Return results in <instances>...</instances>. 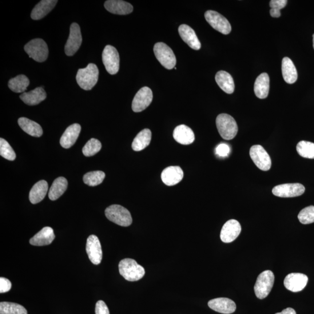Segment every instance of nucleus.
<instances>
[{
    "mask_svg": "<svg viewBox=\"0 0 314 314\" xmlns=\"http://www.w3.org/2000/svg\"><path fill=\"white\" fill-rule=\"evenodd\" d=\"M46 97V91L42 87H37L29 92H25L20 95L21 100L29 106H37L45 100Z\"/></svg>",
    "mask_w": 314,
    "mask_h": 314,
    "instance_id": "nucleus-24",
    "label": "nucleus"
},
{
    "mask_svg": "<svg viewBox=\"0 0 314 314\" xmlns=\"http://www.w3.org/2000/svg\"><path fill=\"white\" fill-rule=\"evenodd\" d=\"M206 21L214 29L224 34H228L232 30L231 25L228 19L217 12L209 10L205 12Z\"/></svg>",
    "mask_w": 314,
    "mask_h": 314,
    "instance_id": "nucleus-8",
    "label": "nucleus"
},
{
    "mask_svg": "<svg viewBox=\"0 0 314 314\" xmlns=\"http://www.w3.org/2000/svg\"><path fill=\"white\" fill-rule=\"evenodd\" d=\"M305 192V188L300 184H286L274 187L272 193L280 197H295L302 195Z\"/></svg>",
    "mask_w": 314,
    "mask_h": 314,
    "instance_id": "nucleus-13",
    "label": "nucleus"
},
{
    "mask_svg": "<svg viewBox=\"0 0 314 314\" xmlns=\"http://www.w3.org/2000/svg\"><path fill=\"white\" fill-rule=\"evenodd\" d=\"M282 75L285 81L289 84H293L297 80L298 74L295 64L288 57L282 59Z\"/></svg>",
    "mask_w": 314,
    "mask_h": 314,
    "instance_id": "nucleus-26",
    "label": "nucleus"
},
{
    "mask_svg": "<svg viewBox=\"0 0 314 314\" xmlns=\"http://www.w3.org/2000/svg\"><path fill=\"white\" fill-rule=\"evenodd\" d=\"M298 218L303 224H310L314 222V206L311 205L302 210Z\"/></svg>",
    "mask_w": 314,
    "mask_h": 314,
    "instance_id": "nucleus-39",
    "label": "nucleus"
},
{
    "mask_svg": "<svg viewBox=\"0 0 314 314\" xmlns=\"http://www.w3.org/2000/svg\"><path fill=\"white\" fill-rule=\"evenodd\" d=\"M230 152L229 146L225 143H221L218 145L216 149V154L220 157H226L228 156Z\"/></svg>",
    "mask_w": 314,
    "mask_h": 314,
    "instance_id": "nucleus-40",
    "label": "nucleus"
},
{
    "mask_svg": "<svg viewBox=\"0 0 314 314\" xmlns=\"http://www.w3.org/2000/svg\"><path fill=\"white\" fill-rule=\"evenodd\" d=\"M104 7L110 13L117 15H128L133 10L130 3L121 0H109L105 2Z\"/></svg>",
    "mask_w": 314,
    "mask_h": 314,
    "instance_id": "nucleus-20",
    "label": "nucleus"
},
{
    "mask_svg": "<svg viewBox=\"0 0 314 314\" xmlns=\"http://www.w3.org/2000/svg\"><path fill=\"white\" fill-rule=\"evenodd\" d=\"M21 129L31 136L39 137L42 136L43 129L41 125L26 118H20L18 121Z\"/></svg>",
    "mask_w": 314,
    "mask_h": 314,
    "instance_id": "nucleus-30",
    "label": "nucleus"
},
{
    "mask_svg": "<svg viewBox=\"0 0 314 314\" xmlns=\"http://www.w3.org/2000/svg\"><path fill=\"white\" fill-rule=\"evenodd\" d=\"M208 305L214 311L224 314L233 313L236 309L235 303L228 298H217L209 301Z\"/></svg>",
    "mask_w": 314,
    "mask_h": 314,
    "instance_id": "nucleus-17",
    "label": "nucleus"
},
{
    "mask_svg": "<svg viewBox=\"0 0 314 314\" xmlns=\"http://www.w3.org/2000/svg\"><path fill=\"white\" fill-rule=\"evenodd\" d=\"M29 79L25 75H20L9 82V88L15 93H25L27 86L29 85Z\"/></svg>",
    "mask_w": 314,
    "mask_h": 314,
    "instance_id": "nucleus-33",
    "label": "nucleus"
},
{
    "mask_svg": "<svg viewBox=\"0 0 314 314\" xmlns=\"http://www.w3.org/2000/svg\"><path fill=\"white\" fill-rule=\"evenodd\" d=\"M287 3V0H272L270 2L269 6L271 7V9L281 10L285 7Z\"/></svg>",
    "mask_w": 314,
    "mask_h": 314,
    "instance_id": "nucleus-43",
    "label": "nucleus"
},
{
    "mask_svg": "<svg viewBox=\"0 0 314 314\" xmlns=\"http://www.w3.org/2000/svg\"><path fill=\"white\" fill-rule=\"evenodd\" d=\"M99 71L96 65L89 63L85 68L79 69L77 75L78 84L85 90H90L97 84Z\"/></svg>",
    "mask_w": 314,
    "mask_h": 314,
    "instance_id": "nucleus-2",
    "label": "nucleus"
},
{
    "mask_svg": "<svg viewBox=\"0 0 314 314\" xmlns=\"http://www.w3.org/2000/svg\"><path fill=\"white\" fill-rule=\"evenodd\" d=\"M313 47L314 49V34H313Z\"/></svg>",
    "mask_w": 314,
    "mask_h": 314,
    "instance_id": "nucleus-46",
    "label": "nucleus"
},
{
    "mask_svg": "<svg viewBox=\"0 0 314 314\" xmlns=\"http://www.w3.org/2000/svg\"><path fill=\"white\" fill-rule=\"evenodd\" d=\"M95 314H110L108 307L102 300L97 301L96 305H95Z\"/></svg>",
    "mask_w": 314,
    "mask_h": 314,
    "instance_id": "nucleus-41",
    "label": "nucleus"
},
{
    "mask_svg": "<svg viewBox=\"0 0 314 314\" xmlns=\"http://www.w3.org/2000/svg\"><path fill=\"white\" fill-rule=\"evenodd\" d=\"M106 216L108 219L119 226H130L132 223V218L129 211L119 205H112L105 211Z\"/></svg>",
    "mask_w": 314,
    "mask_h": 314,
    "instance_id": "nucleus-4",
    "label": "nucleus"
},
{
    "mask_svg": "<svg viewBox=\"0 0 314 314\" xmlns=\"http://www.w3.org/2000/svg\"><path fill=\"white\" fill-rule=\"evenodd\" d=\"M216 81L220 88L228 94H232L234 90L233 79L229 73L224 71L218 72Z\"/></svg>",
    "mask_w": 314,
    "mask_h": 314,
    "instance_id": "nucleus-29",
    "label": "nucleus"
},
{
    "mask_svg": "<svg viewBox=\"0 0 314 314\" xmlns=\"http://www.w3.org/2000/svg\"><path fill=\"white\" fill-rule=\"evenodd\" d=\"M152 140V132L149 129H145L139 132L134 138L132 145V149L135 152H140L149 146Z\"/></svg>",
    "mask_w": 314,
    "mask_h": 314,
    "instance_id": "nucleus-31",
    "label": "nucleus"
},
{
    "mask_svg": "<svg viewBox=\"0 0 314 314\" xmlns=\"http://www.w3.org/2000/svg\"><path fill=\"white\" fill-rule=\"evenodd\" d=\"M274 281L275 276L271 271L267 270L260 274L254 286V292L258 299H264L269 295L273 288Z\"/></svg>",
    "mask_w": 314,
    "mask_h": 314,
    "instance_id": "nucleus-5",
    "label": "nucleus"
},
{
    "mask_svg": "<svg viewBox=\"0 0 314 314\" xmlns=\"http://www.w3.org/2000/svg\"><path fill=\"white\" fill-rule=\"evenodd\" d=\"M270 14H271V17L273 18H279L281 17V10L275 9H271L270 10Z\"/></svg>",
    "mask_w": 314,
    "mask_h": 314,
    "instance_id": "nucleus-44",
    "label": "nucleus"
},
{
    "mask_svg": "<svg viewBox=\"0 0 314 314\" xmlns=\"http://www.w3.org/2000/svg\"><path fill=\"white\" fill-rule=\"evenodd\" d=\"M82 43L80 26L77 23L72 24L70 34L65 46V52L67 56H72L76 53Z\"/></svg>",
    "mask_w": 314,
    "mask_h": 314,
    "instance_id": "nucleus-11",
    "label": "nucleus"
},
{
    "mask_svg": "<svg viewBox=\"0 0 314 314\" xmlns=\"http://www.w3.org/2000/svg\"><path fill=\"white\" fill-rule=\"evenodd\" d=\"M47 182L45 181H41L37 183L31 188L29 193V200L31 203L38 204L45 198L47 193Z\"/></svg>",
    "mask_w": 314,
    "mask_h": 314,
    "instance_id": "nucleus-28",
    "label": "nucleus"
},
{
    "mask_svg": "<svg viewBox=\"0 0 314 314\" xmlns=\"http://www.w3.org/2000/svg\"><path fill=\"white\" fill-rule=\"evenodd\" d=\"M154 53L158 61L166 69H172L176 65L177 59L173 51L166 44L157 43L154 47Z\"/></svg>",
    "mask_w": 314,
    "mask_h": 314,
    "instance_id": "nucleus-7",
    "label": "nucleus"
},
{
    "mask_svg": "<svg viewBox=\"0 0 314 314\" xmlns=\"http://www.w3.org/2000/svg\"><path fill=\"white\" fill-rule=\"evenodd\" d=\"M275 314H296L295 309L292 308H287L283 310L281 312L276 313Z\"/></svg>",
    "mask_w": 314,
    "mask_h": 314,
    "instance_id": "nucleus-45",
    "label": "nucleus"
},
{
    "mask_svg": "<svg viewBox=\"0 0 314 314\" xmlns=\"http://www.w3.org/2000/svg\"><path fill=\"white\" fill-rule=\"evenodd\" d=\"M297 152L303 158L314 159V143L301 141L297 145Z\"/></svg>",
    "mask_w": 314,
    "mask_h": 314,
    "instance_id": "nucleus-36",
    "label": "nucleus"
},
{
    "mask_svg": "<svg viewBox=\"0 0 314 314\" xmlns=\"http://www.w3.org/2000/svg\"><path fill=\"white\" fill-rule=\"evenodd\" d=\"M106 174L101 170H96L87 173L83 177V182L87 185L90 186H96L100 185L104 181Z\"/></svg>",
    "mask_w": 314,
    "mask_h": 314,
    "instance_id": "nucleus-35",
    "label": "nucleus"
},
{
    "mask_svg": "<svg viewBox=\"0 0 314 314\" xmlns=\"http://www.w3.org/2000/svg\"><path fill=\"white\" fill-rule=\"evenodd\" d=\"M153 98V92L149 87H144L139 90L132 101V108L134 112L140 113L148 108Z\"/></svg>",
    "mask_w": 314,
    "mask_h": 314,
    "instance_id": "nucleus-12",
    "label": "nucleus"
},
{
    "mask_svg": "<svg viewBox=\"0 0 314 314\" xmlns=\"http://www.w3.org/2000/svg\"><path fill=\"white\" fill-rule=\"evenodd\" d=\"M103 63L106 69L111 75L118 73L119 69V55L118 51L112 46H106L102 54Z\"/></svg>",
    "mask_w": 314,
    "mask_h": 314,
    "instance_id": "nucleus-9",
    "label": "nucleus"
},
{
    "mask_svg": "<svg viewBox=\"0 0 314 314\" xmlns=\"http://www.w3.org/2000/svg\"><path fill=\"white\" fill-rule=\"evenodd\" d=\"M184 172L181 167L172 166L163 170L161 173V179L164 184L172 186L180 183L184 178Z\"/></svg>",
    "mask_w": 314,
    "mask_h": 314,
    "instance_id": "nucleus-18",
    "label": "nucleus"
},
{
    "mask_svg": "<svg viewBox=\"0 0 314 314\" xmlns=\"http://www.w3.org/2000/svg\"><path fill=\"white\" fill-rule=\"evenodd\" d=\"M119 271L124 279L130 282L141 280L145 275V268L130 258H125L119 262Z\"/></svg>",
    "mask_w": 314,
    "mask_h": 314,
    "instance_id": "nucleus-1",
    "label": "nucleus"
},
{
    "mask_svg": "<svg viewBox=\"0 0 314 314\" xmlns=\"http://www.w3.org/2000/svg\"><path fill=\"white\" fill-rule=\"evenodd\" d=\"M178 31L183 41L190 48L195 50L201 49V43L192 27L184 24L179 27Z\"/></svg>",
    "mask_w": 314,
    "mask_h": 314,
    "instance_id": "nucleus-19",
    "label": "nucleus"
},
{
    "mask_svg": "<svg viewBox=\"0 0 314 314\" xmlns=\"http://www.w3.org/2000/svg\"><path fill=\"white\" fill-rule=\"evenodd\" d=\"M173 136L175 140L183 145L192 144L195 140L193 131L185 125L178 126L174 129Z\"/></svg>",
    "mask_w": 314,
    "mask_h": 314,
    "instance_id": "nucleus-22",
    "label": "nucleus"
},
{
    "mask_svg": "<svg viewBox=\"0 0 314 314\" xmlns=\"http://www.w3.org/2000/svg\"><path fill=\"white\" fill-rule=\"evenodd\" d=\"M269 77L267 73H262L254 83V93L260 99L267 98L269 91Z\"/></svg>",
    "mask_w": 314,
    "mask_h": 314,
    "instance_id": "nucleus-27",
    "label": "nucleus"
},
{
    "mask_svg": "<svg viewBox=\"0 0 314 314\" xmlns=\"http://www.w3.org/2000/svg\"><path fill=\"white\" fill-rule=\"evenodd\" d=\"M101 149V143L95 138H91L83 147L82 152L86 157H91L96 154Z\"/></svg>",
    "mask_w": 314,
    "mask_h": 314,
    "instance_id": "nucleus-37",
    "label": "nucleus"
},
{
    "mask_svg": "<svg viewBox=\"0 0 314 314\" xmlns=\"http://www.w3.org/2000/svg\"><path fill=\"white\" fill-rule=\"evenodd\" d=\"M67 188V181L65 178L59 177L53 183L49 190V197L51 200H56L65 193Z\"/></svg>",
    "mask_w": 314,
    "mask_h": 314,
    "instance_id": "nucleus-32",
    "label": "nucleus"
},
{
    "mask_svg": "<svg viewBox=\"0 0 314 314\" xmlns=\"http://www.w3.org/2000/svg\"><path fill=\"white\" fill-rule=\"evenodd\" d=\"M81 131V126L74 124L67 128L60 139V144L63 148L69 149L76 143Z\"/></svg>",
    "mask_w": 314,
    "mask_h": 314,
    "instance_id": "nucleus-21",
    "label": "nucleus"
},
{
    "mask_svg": "<svg viewBox=\"0 0 314 314\" xmlns=\"http://www.w3.org/2000/svg\"><path fill=\"white\" fill-rule=\"evenodd\" d=\"M308 278L307 275L300 273L289 274L284 280L285 288L292 292H299L305 288Z\"/></svg>",
    "mask_w": 314,
    "mask_h": 314,
    "instance_id": "nucleus-15",
    "label": "nucleus"
},
{
    "mask_svg": "<svg viewBox=\"0 0 314 314\" xmlns=\"http://www.w3.org/2000/svg\"><path fill=\"white\" fill-rule=\"evenodd\" d=\"M0 155L9 161H14L16 158V154L13 149L9 143L3 138H0Z\"/></svg>",
    "mask_w": 314,
    "mask_h": 314,
    "instance_id": "nucleus-38",
    "label": "nucleus"
},
{
    "mask_svg": "<svg viewBox=\"0 0 314 314\" xmlns=\"http://www.w3.org/2000/svg\"><path fill=\"white\" fill-rule=\"evenodd\" d=\"M86 249L90 261L94 265L100 264L102 252L100 241L96 236L90 235L87 238Z\"/></svg>",
    "mask_w": 314,
    "mask_h": 314,
    "instance_id": "nucleus-14",
    "label": "nucleus"
},
{
    "mask_svg": "<svg viewBox=\"0 0 314 314\" xmlns=\"http://www.w3.org/2000/svg\"><path fill=\"white\" fill-rule=\"evenodd\" d=\"M250 156L258 168L267 171L271 167V160L266 150L260 145H254L250 150Z\"/></svg>",
    "mask_w": 314,
    "mask_h": 314,
    "instance_id": "nucleus-10",
    "label": "nucleus"
},
{
    "mask_svg": "<svg viewBox=\"0 0 314 314\" xmlns=\"http://www.w3.org/2000/svg\"><path fill=\"white\" fill-rule=\"evenodd\" d=\"M30 58L38 62L45 61L49 55V49L46 43L41 39H36L27 43L24 47Z\"/></svg>",
    "mask_w": 314,
    "mask_h": 314,
    "instance_id": "nucleus-6",
    "label": "nucleus"
},
{
    "mask_svg": "<svg viewBox=\"0 0 314 314\" xmlns=\"http://www.w3.org/2000/svg\"><path fill=\"white\" fill-rule=\"evenodd\" d=\"M55 234L52 228L47 226L31 238L30 244L35 246L49 245L54 240Z\"/></svg>",
    "mask_w": 314,
    "mask_h": 314,
    "instance_id": "nucleus-23",
    "label": "nucleus"
},
{
    "mask_svg": "<svg viewBox=\"0 0 314 314\" xmlns=\"http://www.w3.org/2000/svg\"><path fill=\"white\" fill-rule=\"evenodd\" d=\"M0 314H27V312L21 305L11 302H1Z\"/></svg>",
    "mask_w": 314,
    "mask_h": 314,
    "instance_id": "nucleus-34",
    "label": "nucleus"
},
{
    "mask_svg": "<svg viewBox=\"0 0 314 314\" xmlns=\"http://www.w3.org/2000/svg\"><path fill=\"white\" fill-rule=\"evenodd\" d=\"M57 3V0H42L40 2L31 12V19L39 20L46 17L56 6Z\"/></svg>",
    "mask_w": 314,
    "mask_h": 314,
    "instance_id": "nucleus-25",
    "label": "nucleus"
},
{
    "mask_svg": "<svg viewBox=\"0 0 314 314\" xmlns=\"http://www.w3.org/2000/svg\"><path fill=\"white\" fill-rule=\"evenodd\" d=\"M11 282L5 277L0 278V293H5L9 292L11 289Z\"/></svg>",
    "mask_w": 314,
    "mask_h": 314,
    "instance_id": "nucleus-42",
    "label": "nucleus"
},
{
    "mask_svg": "<svg viewBox=\"0 0 314 314\" xmlns=\"http://www.w3.org/2000/svg\"><path fill=\"white\" fill-rule=\"evenodd\" d=\"M216 125L221 136L225 140H232L236 136L238 132L237 123L230 115L226 114L218 115Z\"/></svg>",
    "mask_w": 314,
    "mask_h": 314,
    "instance_id": "nucleus-3",
    "label": "nucleus"
},
{
    "mask_svg": "<svg viewBox=\"0 0 314 314\" xmlns=\"http://www.w3.org/2000/svg\"><path fill=\"white\" fill-rule=\"evenodd\" d=\"M241 230L239 222L235 220H230L226 222L222 228L221 239L224 243H231L239 236Z\"/></svg>",
    "mask_w": 314,
    "mask_h": 314,
    "instance_id": "nucleus-16",
    "label": "nucleus"
}]
</instances>
